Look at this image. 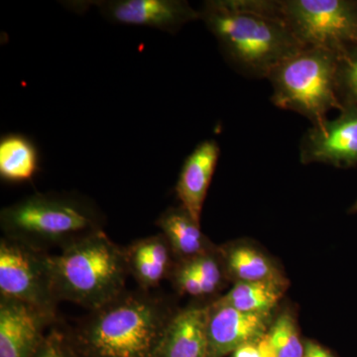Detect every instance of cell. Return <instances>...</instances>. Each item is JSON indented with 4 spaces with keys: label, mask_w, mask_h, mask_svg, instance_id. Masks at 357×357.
<instances>
[{
    "label": "cell",
    "mask_w": 357,
    "mask_h": 357,
    "mask_svg": "<svg viewBox=\"0 0 357 357\" xmlns=\"http://www.w3.org/2000/svg\"><path fill=\"white\" fill-rule=\"evenodd\" d=\"M199 11L225 62L241 76L267 79L306 48L284 20L278 0H208Z\"/></svg>",
    "instance_id": "obj_1"
},
{
    "label": "cell",
    "mask_w": 357,
    "mask_h": 357,
    "mask_svg": "<svg viewBox=\"0 0 357 357\" xmlns=\"http://www.w3.org/2000/svg\"><path fill=\"white\" fill-rule=\"evenodd\" d=\"M53 290L65 300L96 311L123 295L128 273L126 249L102 229L73 241L49 255Z\"/></svg>",
    "instance_id": "obj_2"
},
{
    "label": "cell",
    "mask_w": 357,
    "mask_h": 357,
    "mask_svg": "<svg viewBox=\"0 0 357 357\" xmlns=\"http://www.w3.org/2000/svg\"><path fill=\"white\" fill-rule=\"evenodd\" d=\"M171 318L158 301L121 295L93 311L79 338L93 357H158Z\"/></svg>",
    "instance_id": "obj_3"
},
{
    "label": "cell",
    "mask_w": 357,
    "mask_h": 357,
    "mask_svg": "<svg viewBox=\"0 0 357 357\" xmlns=\"http://www.w3.org/2000/svg\"><path fill=\"white\" fill-rule=\"evenodd\" d=\"M100 213L91 202L70 194H36L6 206L0 213L6 237L40 250L63 248L100 230Z\"/></svg>",
    "instance_id": "obj_4"
},
{
    "label": "cell",
    "mask_w": 357,
    "mask_h": 357,
    "mask_svg": "<svg viewBox=\"0 0 357 357\" xmlns=\"http://www.w3.org/2000/svg\"><path fill=\"white\" fill-rule=\"evenodd\" d=\"M337 52L304 48L280 63L267 79L271 102L281 109L297 112L312 126L328 121L331 110H342L337 93Z\"/></svg>",
    "instance_id": "obj_5"
},
{
    "label": "cell",
    "mask_w": 357,
    "mask_h": 357,
    "mask_svg": "<svg viewBox=\"0 0 357 357\" xmlns=\"http://www.w3.org/2000/svg\"><path fill=\"white\" fill-rule=\"evenodd\" d=\"M296 38L306 48L338 52L357 45L356 0H278Z\"/></svg>",
    "instance_id": "obj_6"
},
{
    "label": "cell",
    "mask_w": 357,
    "mask_h": 357,
    "mask_svg": "<svg viewBox=\"0 0 357 357\" xmlns=\"http://www.w3.org/2000/svg\"><path fill=\"white\" fill-rule=\"evenodd\" d=\"M0 293L53 319L56 298L49 255L43 250L3 237L0 241Z\"/></svg>",
    "instance_id": "obj_7"
},
{
    "label": "cell",
    "mask_w": 357,
    "mask_h": 357,
    "mask_svg": "<svg viewBox=\"0 0 357 357\" xmlns=\"http://www.w3.org/2000/svg\"><path fill=\"white\" fill-rule=\"evenodd\" d=\"M301 163L349 168L357 165V105L344 107L337 119L311 126L299 144Z\"/></svg>",
    "instance_id": "obj_8"
},
{
    "label": "cell",
    "mask_w": 357,
    "mask_h": 357,
    "mask_svg": "<svg viewBox=\"0 0 357 357\" xmlns=\"http://www.w3.org/2000/svg\"><path fill=\"white\" fill-rule=\"evenodd\" d=\"M93 3L110 22L143 26L170 34L199 20V11L185 0H105Z\"/></svg>",
    "instance_id": "obj_9"
},
{
    "label": "cell",
    "mask_w": 357,
    "mask_h": 357,
    "mask_svg": "<svg viewBox=\"0 0 357 357\" xmlns=\"http://www.w3.org/2000/svg\"><path fill=\"white\" fill-rule=\"evenodd\" d=\"M270 314L244 312L217 301L208 307V357H223L257 344L269 331Z\"/></svg>",
    "instance_id": "obj_10"
},
{
    "label": "cell",
    "mask_w": 357,
    "mask_h": 357,
    "mask_svg": "<svg viewBox=\"0 0 357 357\" xmlns=\"http://www.w3.org/2000/svg\"><path fill=\"white\" fill-rule=\"evenodd\" d=\"M52 319L20 301L0 299V357H34Z\"/></svg>",
    "instance_id": "obj_11"
},
{
    "label": "cell",
    "mask_w": 357,
    "mask_h": 357,
    "mask_svg": "<svg viewBox=\"0 0 357 357\" xmlns=\"http://www.w3.org/2000/svg\"><path fill=\"white\" fill-rule=\"evenodd\" d=\"M220 154L217 141H202L185 158L178 175L176 192L181 206L199 223Z\"/></svg>",
    "instance_id": "obj_12"
},
{
    "label": "cell",
    "mask_w": 357,
    "mask_h": 357,
    "mask_svg": "<svg viewBox=\"0 0 357 357\" xmlns=\"http://www.w3.org/2000/svg\"><path fill=\"white\" fill-rule=\"evenodd\" d=\"M208 307H190L173 316L158 357H208Z\"/></svg>",
    "instance_id": "obj_13"
},
{
    "label": "cell",
    "mask_w": 357,
    "mask_h": 357,
    "mask_svg": "<svg viewBox=\"0 0 357 357\" xmlns=\"http://www.w3.org/2000/svg\"><path fill=\"white\" fill-rule=\"evenodd\" d=\"M156 225L173 252L183 258V261L210 252L208 241L199 229V223L182 206L167 208L157 220Z\"/></svg>",
    "instance_id": "obj_14"
},
{
    "label": "cell",
    "mask_w": 357,
    "mask_h": 357,
    "mask_svg": "<svg viewBox=\"0 0 357 357\" xmlns=\"http://www.w3.org/2000/svg\"><path fill=\"white\" fill-rule=\"evenodd\" d=\"M39 169L36 145L27 136L10 133L0 140V177L11 183L31 180Z\"/></svg>",
    "instance_id": "obj_15"
},
{
    "label": "cell",
    "mask_w": 357,
    "mask_h": 357,
    "mask_svg": "<svg viewBox=\"0 0 357 357\" xmlns=\"http://www.w3.org/2000/svg\"><path fill=\"white\" fill-rule=\"evenodd\" d=\"M222 253L227 271L237 282H284L266 256L250 246H232Z\"/></svg>",
    "instance_id": "obj_16"
},
{
    "label": "cell",
    "mask_w": 357,
    "mask_h": 357,
    "mask_svg": "<svg viewBox=\"0 0 357 357\" xmlns=\"http://www.w3.org/2000/svg\"><path fill=\"white\" fill-rule=\"evenodd\" d=\"M284 291V282H237L220 302L244 312L270 314Z\"/></svg>",
    "instance_id": "obj_17"
},
{
    "label": "cell",
    "mask_w": 357,
    "mask_h": 357,
    "mask_svg": "<svg viewBox=\"0 0 357 357\" xmlns=\"http://www.w3.org/2000/svg\"><path fill=\"white\" fill-rule=\"evenodd\" d=\"M335 79L342 109L357 105V45H351L337 52Z\"/></svg>",
    "instance_id": "obj_18"
},
{
    "label": "cell",
    "mask_w": 357,
    "mask_h": 357,
    "mask_svg": "<svg viewBox=\"0 0 357 357\" xmlns=\"http://www.w3.org/2000/svg\"><path fill=\"white\" fill-rule=\"evenodd\" d=\"M268 340L276 357H303L304 344L301 342L295 319L290 314H282L270 326Z\"/></svg>",
    "instance_id": "obj_19"
},
{
    "label": "cell",
    "mask_w": 357,
    "mask_h": 357,
    "mask_svg": "<svg viewBox=\"0 0 357 357\" xmlns=\"http://www.w3.org/2000/svg\"><path fill=\"white\" fill-rule=\"evenodd\" d=\"M126 255L128 271L145 290L156 287L160 281L165 277V275L162 274L155 267L140 241H136L126 248Z\"/></svg>",
    "instance_id": "obj_20"
},
{
    "label": "cell",
    "mask_w": 357,
    "mask_h": 357,
    "mask_svg": "<svg viewBox=\"0 0 357 357\" xmlns=\"http://www.w3.org/2000/svg\"><path fill=\"white\" fill-rule=\"evenodd\" d=\"M187 262L198 275L199 280L203 283L206 295L215 292L220 286L222 277L218 260L208 252L187 260Z\"/></svg>",
    "instance_id": "obj_21"
},
{
    "label": "cell",
    "mask_w": 357,
    "mask_h": 357,
    "mask_svg": "<svg viewBox=\"0 0 357 357\" xmlns=\"http://www.w3.org/2000/svg\"><path fill=\"white\" fill-rule=\"evenodd\" d=\"M140 243L146 251L155 267L163 275H167L170 268V245L163 234L140 239Z\"/></svg>",
    "instance_id": "obj_22"
},
{
    "label": "cell",
    "mask_w": 357,
    "mask_h": 357,
    "mask_svg": "<svg viewBox=\"0 0 357 357\" xmlns=\"http://www.w3.org/2000/svg\"><path fill=\"white\" fill-rule=\"evenodd\" d=\"M174 279H175L176 285L181 292L194 296V297L206 295L203 283L199 280L198 275L196 274L191 265L187 261H183L182 264L176 270Z\"/></svg>",
    "instance_id": "obj_23"
},
{
    "label": "cell",
    "mask_w": 357,
    "mask_h": 357,
    "mask_svg": "<svg viewBox=\"0 0 357 357\" xmlns=\"http://www.w3.org/2000/svg\"><path fill=\"white\" fill-rule=\"evenodd\" d=\"M34 357H73L62 333L53 331L44 337Z\"/></svg>",
    "instance_id": "obj_24"
},
{
    "label": "cell",
    "mask_w": 357,
    "mask_h": 357,
    "mask_svg": "<svg viewBox=\"0 0 357 357\" xmlns=\"http://www.w3.org/2000/svg\"><path fill=\"white\" fill-rule=\"evenodd\" d=\"M303 357H335L321 345L307 340L304 342V356Z\"/></svg>",
    "instance_id": "obj_25"
},
{
    "label": "cell",
    "mask_w": 357,
    "mask_h": 357,
    "mask_svg": "<svg viewBox=\"0 0 357 357\" xmlns=\"http://www.w3.org/2000/svg\"><path fill=\"white\" fill-rule=\"evenodd\" d=\"M232 357H262L261 351L257 344H248L239 347Z\"/></svg>",
    "instance_id": "obj_26"
},
{
    "label": "cell",
    "mask_w": 357,
    "mask_h": 357,
    "mask_svg": "<svg viewBox=\"0 0 357 357\" xmlns=\"http://www.w3.org/2000/svg\"><path fill=\"white\" fill-rule=\"evenodd\" d=\"M260 351H261L262 357H276L271 344H270L269 340H268L267 335L258 342Z\"/></svg>",
    "instance_id": "obj_27"
},
{
    "label": "cell",
    "mask_w": 357,
    "mask_h": 357,
    "mask_svg": "<svg viewBox=\"0 0 357 357\" xmlns=\"http://www.w3.org/2000/svg\"><path fill=\"white\" fill-rule=\"evenodd\" d=\"M349 213H357V199L356 203L352 204L351 208L349 210Z\"/></svg>",
    "instance_id": "obj_28"
}]
</instances>
